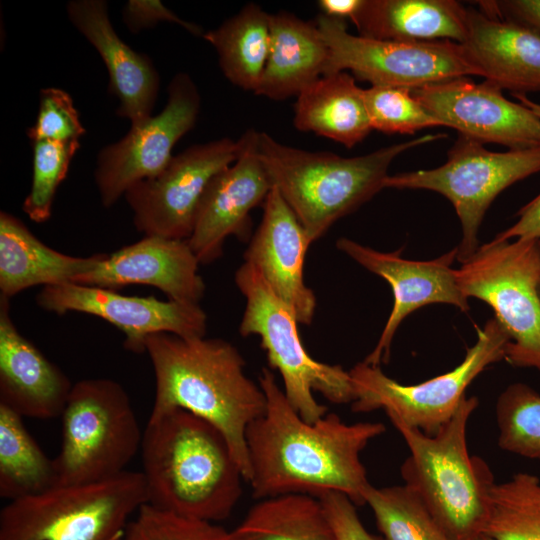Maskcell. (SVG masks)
I'll use <instances>...</instances> for the list:
<instances>
[{
	"label": "cell",
	"mask_w": 540,
	"mask_h": 540,
	"mask_svg": "<svg viewBox=\"0 0 540 540\" xmlns=\"http://www.w3.org/2000/svg\"><path fill=\"white\" fill-rule=\"evenodd\" d=\"M266 397L264 413L246 432L254 498L339 492L365 504L371 485L360 459L368 443L386 431L380 422L346 423L336 413L305 421L288 401L271 370L258 378Z\"/></svg>",
	"instance_id": "obj_1"
},
{
	"label": "cell",
	"mask_w": 540,
	"mask_h": 540,
	"mask_svg": "<svg viewBox=\"0 0 540 540\" xmlns=\"http://www.w3.org/2000/svg\"><path fill=\"white\" fill-rule=\"evenodd\" d=\"M145 352L155 376L150 418L183 409L209 422L226 438L248 482L246 432L264 413L266 397L246 375L238 349L220 338L156 333L147 338Z\"/></svg>",
	"instance_id": "obj_2"
},
{
	"label": "cell",
	"mask_w": 540,
	"mask_h": 540,
	"mask_svg": "<svg viewBox=\"0 0 540 540\" xmlns=\"http://www.w3.org/2000/svg\"><path fill=\"white\" fill-rule=\"evenodd\" d=\"M141 454L148 504L182 517L226 519L242 493V471L224 435L183 409L150 418Z\"/></svg>",
	"instance_id": "obj_3"
},
{
	"label": "cell",
	"mask_w": 540,
	"mask_h": 540,
	"mask_svg": "<svg viewBox=\"0 0 540 540\" xmlns=\"http://www.w3.org/2000/svg\"><path fill=\"white\" fill-rule=\"evenodd\" d=\"M444 137L445 134H426L369 154L343 157L288 146L266 132H258L257 151L272 186L313 243L338 219L384 189L388 169L398 155Z\"/></svg>",
	"instance_id": "obj_4"
},
{
	"label": "cell",
	"mask_w": 540,
	"mask_h": 540,
	"mask_svg": "<svg viewBox=\"0 0 540 540\" xmlns=\"http://www.w3.org/2000/svg\"><path fill=\"white\" fill-rule=\"evenodd\" d=\"M478 406L465 397L435 435L390 420L403 437L409 456L401 466L404 484L422 500L452 540H480L494 477L467 448V426Z\"/></svg>",
	"instance_id": "obj_5"
},
{
	"label": "cell",
	"mask_w": 540,
	"mask_h": 540,
	"mask_svg": "<svg viewBox=\"0 0 540 540\" xmlns=\"http://www.w3.org/2000/svg\"><path fill=\"white\" fill-rule=\"evenodd\" d=\"M146 503L141 471L58 484L10 501L0 513V540H121L130 517Z\"/></svg>",
	"instance_id": "obj_6"
},
{
	"label": "cell",
	"mask_w": 540,
	"mask_h": 540,
	"mask_svg": "<svg viewBox=\"0 0 540 540\" xmlns=\"http://www.w3.org/2000/svg\"><path fill=\"white\" fill-rule=\"evenodd\" d=\"M235 283L246 300L239 332L257 335L270 368L281 376L284 393L307 422L327 413L314 392L337 404L354 400L349 371L313 359L298 333V321L288 306L272 291L261 274L244 262L235 273Z\"/></svg>",
	"instance_id": "obj_7"
},
{
	"label": "cell",
	"mask_w": 540,
	"mask_h": 540,
	"mask_svg": "<svg viewBox=\"0 0 540 540\" xmlns=\"http://www.w3.org/2000/svg\"><path fill=\"white\" fill-rule=\"evenodd\" d=\"M61 418V446L54 458L58 484L116 476L141 449L143 432L129 396L114 380L73 384Z\"/></svg>",
	"instance_id": "obj_8"
},
{
	"label": "cell",
	"mask_w": 540,
	"mask_h": 540,
	"mask_svg": "<svg viewBox=\"0 0 540 540\" xmlns=\"http://www.w3.org/2000/svg\"><path fill=\"white\" fill-rule=\"evenodd\" d=\"M455 275L464 296L488 304L507 332L505 360L540 371V240H492Z\"/></svg>",
	"instance_id": "obj_9"
},
{
	"label": "cell",
	"mask_w": 540,
	"mask_h": 540,
	"mask_svg": "<svg viewBox=\"0 0 540 540\" xmlns=\"http://www.w3.org/2000/svg\"><path fill=\"white\" fill-rule=\"evenodd\" d=\"M508 343L503 326L491 318L482 329L477 328V340L458 366L414 385L395 381L380 366L357 363L349 371L354 390L352 411L383 409L390 420L435 435L451 420L473 380L491 364L505 359Z\"/></svg>",
	"instance_id": "obj_10"
},
{
	"label": "cell",
	"mask_w": 540,
	"mask_h": 540,
	"mask_svg": "<svg viewBox=\"0 0 540 540\" xmlns=\"http://www.w3.org/2000/svg\"><path fill=\"white\" fill-rule=\"evenodd\" d=\"M540 172V144L493 152L474 139L461 136L434 169L388 175L384 188L425 189L453 205L461 223L457 260L463 263L478 249V232L493 200L507 187Z\"/></svg>",
	"instance_id": "obj_11"
},
{
	"label": "cell",
	"mask_w": 540,
	"mask_h": 540,
	"mask_svg": "<svg viewBox=\"0 0 540 540\" xmlns=\"http://www.w3.org/2000/svg\"><path fill=\"white\" fill-rule=\"evenodd\" d=\"M316 24L328 48L327 72L350 71L371 86L416 88L471 75L481 76L463 44L399 42L353 35L345 20L319 14Z\"/></svg>",
	"instance_id": "obj_12"
},
{
	"label": "cell",
	"mask_w": 540,
	"mask_h": 540,
	"mask_svg": "<svg viewBox=\"0 0 540 540\" xmlns=\"http://www.w3.org/2000/svg\"><path fill=\"white\" fill-rule=\"evenodd\" d=\"M240 142L221 138L186 148L156 176L131 186L124 197L144 236L187 240L211 180L238 157Z\"/></svg>",
	"instance_id": "obj_13"
},
{
	"label": "cell",
	"mask_w": 540,
	"mask_h": 540,
	"mask_svg": "<svg viewBox=\"0 0 540 540\" xmlns=\"http://www.w3.org/2000/svg\"><path fill=\"white\" fill-rule=\"evenodd\" d=\"M200 105L192 78L178 73L168 85V100L160 113L131 124L122 139L100 150L94 176L104 207L113 206L131 186L168 165L175 144L195 126Z\"/></svg>",
	"instance_id": "obj_14"
},
{
	"label": "cell",
	"mask_w": 540,
	"mask_h": 540,
	"mask_svg": "<svg viewBox=\"0 0 540 540\" xmlns=\"http://www.w3.org/2000/svg\"><path fill=\"white\" fill-rule=\"evenodd\" d=\"M35 300L41 309L58 315L81 312L106 320L124 334V347L134 353L145 352L147 338L156 333L192 338L204 337L207 329L199 303L126 296L72 282L42 287Z\"/></svg>",
	"instance_id": "obj_15"
},
{
	"label": "cell",
	"mask_w": 540,
	"mask_h": 540,
	"mask_svg": "<svg viewBox=\"0 0 540 540\" xmlns=\"http://www.w3.org/2000/svg\"><path fill=\"white\" fill-rule=\"evenodd\" d=\"M414 97L441 126L480 143L509 149L540 144V118L523 104L508 100L502 89L485 80L458 77L411 89Z\"/></svg>",
	"instance_id": "obj_16"
},
{
	"label": "cell",
	"mask_w": 540,
	"mask_h": 540,
	"mask_svg": "<svg viewBox=\"0 0 540 540\" xmlns=\"http://www.w3.org/2000/svg\"><path fill=\"white\" fill-rule=\"evenodd\" d=\"M336 246L392 288V311L375 348L364 359L366 364L379 366L388 361L393 337L413 311L433 303L450 304L463 312L470 308L451 267L457 259V247L433 260L413 261L402 258L400 251L380 252L345 237L339 238Z\"/></svg>",
	"instance_id": "obj_17"
},
{
	"label": "cell",
	"mask_w": 540,
	"mask_h": 540,
	"mask_svg": "<svg viewBox=\"0 0 540 540\" xmlns=\"http://www.w3.org/2000/svg\"><path fill=\"white\" fill-rule=\"evenodd\" d=\"M257 135L252 129L239 138L237 159L211 180L202 197L187 239L200 264L217 260L230 235L248 237L250 212L264 203L273 187L258 156Z\"/></svg>",
	"instance_id": "obj_18"
},
{
	"label": "cell",
	"mask_w": 540,
	"mask_h": 540,
	"mask_svg": "<svg viewBox=\"0 0 540 540\" xmlns=\"http://www.w3.org/2000/svg\"><path fill=\"white\" fill-rule=\"evenodd\" d=\"M187 240L144 236L108 254L92 271L72 283L117 290L128 285L158 288L169 300L199 303L205 283Z\"/></svg>",
	"instance_id": "obj_19"
},
{
	"label": "cell",
	"mask_w": 540,
	"mask_h": 540,
	"mask_svg": "<svg viewBox=\"0 0 540 540\" xmlns=\"http://www.w3.org/2000/svg\"><path fill=\"white\" fill-rule=\"evenodd\" d=\"M311 244L296 215L272 187L244 259L303 325L311 324L316 309L315 294L305 284L303 274L306 252Z\"/></svg>",
	"instance_id": "obj_20"
},
{
	"label": "cell",
	"mask_w": 540,
	"mask_h": 540,
	"mask_svg": "<svg viewBox=\"0 0 540 540\" xmlns=\"http://www.w3.org/2000/svg\"><path fill=\"white\" fill-rule=\"evenodd\" d=\"M73 26L101 56L109 75L108 91L119 100L117 115L131 124L152 116L160 78L151 59L128 46L115 32L103 0L67 4Z\"/></svg>",
	"instance_id": "obj_21"
},
{
	"label": "cell",
	"mask_w": 540,
	"mask_h": 540,
	"mask_svg": "<svg viewBox=\"0 0 540 540\" xmlns=\"http://www.w3.org/2000/svg\"><path fill=\"white\" fill-rule=\"evenodd\" d=\"M73 384L16 328L0 295V404L21 417L61 416Z\"/></svg>",
	"instance_id": "obj_22"
},
{
	"label": "cell",
	"mask_w": 540,
	"mask_h": 540,
	"mask_svg": "<svg viewBox=\"0 0 540 540\" xmlns=\"http://www.w3.org/2000/svg\"><path fill=\"white\" fill-rule=\"evenodd\" d=\"M481 77L512 94L540 92V33L512 20L468 9L463 43Z\"/></svg>",
	"instance_id": "obj_23"
},
{
	"label": "cell",
	"mask_w": 540,
	"mask_h": 540,
	"mask_svg": "<svg viewBox=\"0 0 540 540\" xmlns=\"http://www.w3.org/2000/svg\"><path fill=\"white\" fill-rule=\"evenodd\" d=\"M328 48L316 22L270 13V48L254 94L275 101L297 97L327 72Z\"/></svg>",
	"instance_id": "obj_24"
},
{
	"label": "cell",
	"mask_w": 540,
	"mask_h": 540,
	"mask_svg": "<svg viewBox=\"0 0 540 540\" xmlns=\"http://www.w3.org/2000/svg\"><path fill=\"white\" fill-rule=\"evenodd\" d=\"M351 21L381 40L463 44L468 34V9L454 0H363Z\"/></svg>",
	"instance_id": "obj_25"
},
{
	"label": "cell",
	"mask_w": 540,
	"mask_h": 540,
	"mask_svg": "<svg viewBox=\"0 0 540 540\" xmlns=\"http://www.w3.org/2000/svg\"><path fill=\"white\" fill-rule=\"evenodd\" d=\"M107 255L63 254L42 243L14 215L0 213V295L5 298L38 285L72 282L94 270Z\"/></svg>",
	"instance_id": "obj_26"
},
{
	"label": "cell",
	"mask_w": 540,
	"mask_h": 540,
	"mask_svg": "<svg viewBox=\"0 0 540 540\" xmlns=\"http://www.w3.org/2000/svg\"><path fill=\"white\" fill-rule=\"evenodd\" d=\"M363 91L346 71L323 75L296 97L294 126L352 148L372 131Z\"/></svg>",
	"instance_id": "obj_27"
},
{
	"label": "cell",
	"mask_w": 540,
	"mask_h": 540,
	"mask_svg": "<svg viewBox=\"0 0 540 540\" xmlns=\"http://www.w3.org/2000/svg\"><path fill=\"white\" fill-rule=\"evenodd\" d=\"M202 37L215 48L224 76L233 85L255 93L269 54L270 13L248 3Z\"/></svg>",
	"instance_id": "obj_28"
},
{
	"label": "cell",
	"mask_w": 540,
	"mask_h": 540,
	"mask_svg": "<svg viewBox=\"0 0 540 540\" xmlns=\"http://www.w3.org/2000/svg\"><path fill=\"white\" fill-rule=\"evenodd\" d=\"M227 540H337L319 498L285 494L261 499Z\"/></svg>",
	"instance_id": "obj_29"
},
{
	"label": "cell",
	"mask_w": 540,
	"mask_h": 540,
	"mask_svg": "<svg viewBox=\"0 0 540 540\" xmlns=\"http://www.w3.org/2000/svg\"><path fill=\"white\" fill-rule=\"evenodd\" d=\"M22 418L0 404V496L10 501L58 484L54 459L42 451Z\"/></svg>",
	"instance_id": "obj_30"
},
{
	"label": "cell",
	"mask_w": 540,
	"mask_h": 540,
	"mask_svg": "<svg viewBox=\"0 0 540 540\" xmlns=\"http://www.w3.org/2000/svg\"><path fill=\"white\" fill-rule=\"evenodd\" d=\"M483 535L493 540H540V479L519 472L489 491Z\"/></svg>",
	"instance_id": "obj_31"
},
{
	"label": "cell",
	"mask_w": 540,
	"mask_h": 540,
	"mask_svg": "<svg viewBox=\"0 0 540 540\" xmlns=\"http://www.w3.org/2000/svg\"><path fill=\"white\" fill-rule=\"evenodd\" d=\"M364 502L384 540H452L422 500L407 485L367 489Z\"/></svg>",
	"instance_id": "obj_32"
},
{
	"label": "cell",
	"mask_w": 540,
	"mask_h": 540,
	"mask_svg": "<svg viewBox=\"0 0 540 540\" xmlns=\"http://www.w3.org/2000/svg\"><path fill=\"white\" fill-rule=\"evenodd\" d=\"M495 414L499 447L540 461V394L524 383H513L498 397Z\"/></svg>",
	"instance_id": "obj_33"
},
{
	"label": "cell",
	"mask_w": 540,
	"mask_h": 540,
	"mask_svg": "<svg viewBox=\"0 0 540 540\" xmlns=\"http://www.w3.org/2000/svg\"><path fill=\"white\" fill-rule=\"evenodd\" d=\"M31 145L32 184L22 209L32 221L42 223L51 216L56 191L68 173L80 142L36 140L31 141Z\"/></svg>",
	"instance_id": "obj_34"
},
{
	"label": "cell",
	"mask_w": 540,
	"mask_h": 540,
	"mask_svg": "<svg viewBox=\"0 0 540 540\" xmlns=\"http://www.w3.org/2000/svg\"><path fill=\"white\" fill-rule=\"evenodd\" d=\"M363 94L372 130L386 134H414L421 129L441 126L410 88L370 86Z\"/></svg>",
	"instance_id": "obj_35"
},
{
	"label": "cell",
	"mask_w": 540,
	"mask_h": 540,
	"mask_svg": "<svg viewBox=\"0 0 540 540\" xmlns=\"http://www.w3.org/2000/svg\"><path fill=\"white\" fill-rule=\"evenodd\" d=\"M228 531L206 521L182 517L144 504L121 540H227Z\"/></svg>",
	"instance_id": "obj_36"
},
{
	"label": "cell",
	"mask_w": 540,
	"mask_h": 540,
	"mask_svg": "<svg viewBox=\"0 0 540 540\" xmlns=\"http://www.w3.org/2000/svg\"><path fill=\"white\" fill-rule=\"evenodd\" d=\"M85 132L69 93L54 87L41 90L36 121L27 130L30 142L36 140L79 141Z\"/></svg>",
	"instance_id": "obj_37"
},
{
	"label": "cell",
	"mask_w": 540,
	"mask_h": 540,
	"mask_svg": "<svg viewBox=\"0 0 540 540\" xmlns=\"http://www.w3.org/2000/svg\"><path fill=\"white\" fill-rule=\"evenodd\" d=\"M123 22L130 32L153 28L160 22L175 23L195 36H203L202 27L179 18L158 0H130L123 9Z\"/></svg>",
	"instance_id": "obj_38"
},
{
	"label": "cell",
	"mask_w": 540,
	"mask_h": 540,
	"mask_svg": "<svg viewBox=\"0 0 540 540\" xmlns=\"http://www.w3.org/2000/svg\"><path fill=\"white\" fill-rule=\"evenodd\" d=\"M337 540H380L362 524L354 502L345 494L328 492L319 497Z\"/></svg>",
	"instance_id": "obj_39"
},
{
	"label": "cell",
	"mask_w": 540,
	"mask_h": 540,
	"mask_svg": "<svg viewBox=\"0 0 540 540\" xmlns=\"http://www.w3.org/2000/svg\"><path fill=\"white\" fill-rule=\"evenodd\" d=\"M487 15L512 20L540 33V0L480 1Z\"/></svg>",
	"instance_id": "obj_40"
},
{
	"label": "cell",
	"mask_w": 540,
	"mask_h": 540,
	"mask_svg": "<svg viewBox=\"0 0 540 540\" xmlns=\"http://www.w3.org/2000/svg\"><path fill=\"white\" fill-rule=\"evenodd\" d=\"M517 216V222L499 233L493 239L494 241H505L511 238L540 240V194L522 207Z\"/></svg>",
	"instance_id": "obj_41"
},
{
	"label": "cell",
	"mask_w": 540,
	"mask_h": 540,
	"mask_svg": "<svg viewBox=\"0 0 540 540\" xmlns=\"http://www.w3.org/2000/svg\"><path fill=\"white\" fill-rule=\"evenodd\" d=\"M363 0H320L321 14L337 19H352L358 12Z\"/></svg>",
	"instance_id": "obj_42"
},
{
	"label": "cell",
	"mask_w": 540,
	"mask_h": 540,
	"mask_svg": "<svg viewBox=\"0 0 540 540\" xmlns=\"http://www.w3.org/2000/svg\"><path fill=\"white\" fill-rule=\"evenodd\" d=\"M513 96L520 101L521 104L529 108L537 117L540 118V104L530 100L524 94H513Z\"/></svg>",
	"instance_id": "obj_43"
},
{
	"label": "cell",
	"mask_w": 540,
	"mask_h": 540,
	"mask_svg": "<svg viewBox=\"0 0 540 540\" xmlns=\"http://www.w3.org/2000/svg\"><path fill=\"white\" fill-rule=\"evenodd\" d=\"M480 540H493V539H491V538L488 537V536H484V535H483V536L480 538Z\"/></svg>",
	"instance_id": "obj_44"
},
{
	"label": "cell",
	"mask_w": 540,
	"mask_h": 540,
	"mask_svg": "<svg viewBox=\"0 0 540 540\" xmlns=\"http://www.w3.org/2000/svg\"><path fill=\"white\" fill-rule=\"evenodd\" d=\"M539 293H540V285H539Z\"/></svg>",
	"instance_id": "obj_45"
}]
</instances>
